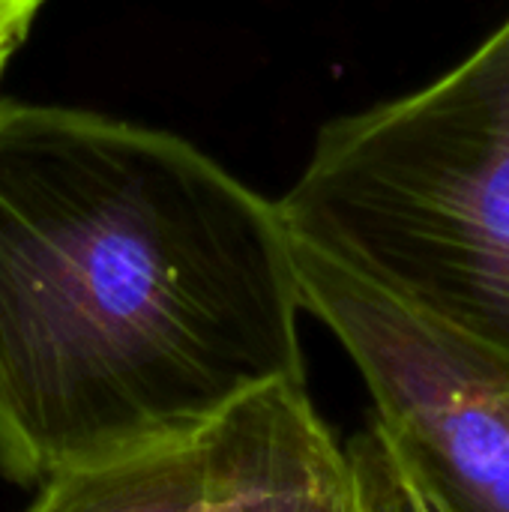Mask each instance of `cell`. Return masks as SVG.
<instances>
[{
    "instance_id": "cell-1",
    "label": "cell",
    "mask_w": 509,
    "mask_h": 512,
    "mask_svg": "<svg viewBox=\"0 0 509 512\" xmlns=\"http://www.w3.org/2000/svg\"><path fill=\"white\" fill-rule=\"evenodd\" d=\"M276 201L168 129L0 99V477L195 435L306 384Z\"/></svg>"
},
{
    "instance_id": "cell-2",
    "label": "cell",
    "mask_w": 509,
    "mask_h": 512,
    "mask_svg": "<svg viewBox=\"0 0 509 512\" xmlns=\"http://www.w3.org/2000/svg\"><path fill=\"white\" fill-rule=\"evenodd\" d=\"M285 231L509 360V18L399 99L324 123Z\"/></svg>"
},
{
    "instance_id": "cell-3",
    "label": "cell",
    "mask_w": 509,
    "mask_h": 512,
    "mask_svg": "<svg viewBox=\"0 0 509 512\" xmlns=\"http://www.w3.org/2000/svg\"><path fill=\"white\" fill-rule=\"evenodd\" d=\"M300 309L354 360L432 512H509V360L288 234Z\"/></svg>"
},
{
    "instance_id": "cell-4",
    "label": "cell",
    "mask_w": 509,
    "mask_h": 512,
    "mask_svg": "<svg viewBox=\"0 0 509 512\" xmlns=\"http://www.w3.org/2000/svg\"><path fill=\"white\" fill-rule=\"evenodd\" d=\"M219 420L195 435L66 468L24 512H216L222 495Z\"/></svg>"
},
{
    "instance_id": "cell-5",
    "label": "cell",
    "mask_w": 509,
    "mask_h": 512,
    "mask_svg": "<svg viewBox=\"0 0 509 512\" xmlns=\"http://www.w3.org/2000/svg\"><path fill=\"white\" fill-rule=\"evenodd\" d=\"M222 432V495L216 512H297L300 495L336 441L306 384H276L231 408Z\"/></svg>"
},
{
    "instance_id": "cell-6",
    "label": "cell",
    "mask_w": 509,
    "mask_h": 512,
    "mask_svg": "<svg viewBox=\"0 0 509 512\" xmlns=\"http://www.w3.org/2000/svg\"><path fill=\"white\" fill-rule=\"evenodd\" d=\"M297 512H432L417 492L393 444L372 420L351 441H333L303 495Z\"/></svg>"
},
{
    "instance_id": "cell-7",
    "label": "cell",
    "mask_w": 509,
    "mask_h": 512,
    "mask_svg": "<svg viewBox=\"0 0 509 512\" xmlns=\"http://www.w3.org/2000/svg\"><path fill=\"white\" fill-rule=\"evenodd\" d=\"M36 12H6L0 15V75L6 69V63L12 60V54L21 48V42L27 39L30 27H33Z\"/></svg>"
},
{
    "instance_id": "cell-8",
    "label": "cell",
    "mask_w": 509,
    "mask_h": 512,
    "mask_svg": "<svg viewBox=\"0 0 509 512\" xmlns=\"http://www.w3.org/2000/svg\"><path fill=\"white\" fill-rule=\"evenodd\" d=\"M42 0H0V15L6 12H39Z\"/></svg>"
}]
</instances>
